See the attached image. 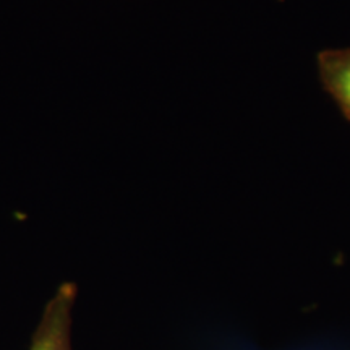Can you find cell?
Segmentation results:
<instances>
[{"mask_svg": "<svg viewBox=\"0 0 350 350\" xmlns=\"http://www.w3.org/2000/svg\"><path fill=\"white\" fill-rule=\"evenodd\" d=\"M78 288L73 282L60 284L44 306L29 350H73L72 313Z\"/></svg>", "mask_w": 350, "mask_h": 350, "instance_id": "1", "label": "cell"}, {"mask_svg": "<svg viewBox=\"0 0 350 350\" xmlns=\"http://www.w3.org/2000/svg\"><path fill=\"white\" fill-rule=\"evenodd\" d=\"M318 73L323 88L350 120V49L319 52Z\"/></svg>", "mask_w": 350, "mask_h": 350, "instance_id": "2", "label": "cell"}]
</instances>
